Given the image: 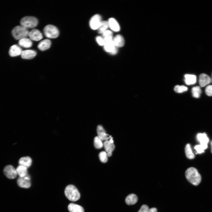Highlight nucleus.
<instances>
[{"label":"nucleus","instance_id":"9","mask_svg":"<svg viewBox=\"0 0 212 212\" xmlns=\"http://www.w3.org/2000/svg\"><path fill=\"white\" fill-rule=\"evenodd\" d=\"M97 130L98 137L102 141L107 140L110 138H112L110 136H108L109 135L106 133L105 130L101 125H98L97 126Z\"/></svg>","mask_w":212,"mask_h":212},{"label":"nucleus","instance_id":"31","mask_svg":"<svg viewBox=\"0 0 212 212\" xmlns=\"http://www.w3.org/2000/svg\"><path fill=\"white\" fill-rule=\"evenodd\" d=\"M100 161L103 163H106L108 160L107 153L105 151H102L100 152L99 155Z\"/></svg>","mask_w":212,"mask_h":212},{"label":"nucleus","instance_id":"1","mask_svg":"<svg viewBox=\"0 0 212 212\" xmlns=\"http://www.w3.org/2000/svg\"><path fill=\"white\" fill-rule=\"evenodd\" d=\"M185 175L188 181L194 186L198 185L201 182V176L197 170L194 167L188 168L186 171Z\"/></svg>","mask_w":212,"mask_h":212},{"label":"nucleus","instance_id":"42","mask_svg":"<svg viewBox=\"0 0 212 212\" xmlns=\"http://www.w3.org/2000/svg\"><path fill=\"white\" fill-rule=\"evenodd\" d=\"M211 81L212 82V78H211Z\"/></svg>","mask_w":212,"mask_h":212},{"label":"nucleus","instance_id":"21","mask_svg":"<svg viewBox=\"0 0 212 212\" xmlns=\"http://www.w3.org/2000/svg\"><path fill=\"white\" fill-rule=\"evenodd\" d=\"M109 26L113 31L118 32L120 30V26L117 21L113 18H111L108 21Z\"/></svg>","mask_w":212,"mask_h":212},{"label":"nucleus","instance_id":"25","mask_svg":"<svg viewBox=\"0 0 212 212\" xmlns=\"http://www.w3.org/2000/svg\"><path fill=\"white\" fill-rule=\"evenodd\" d=\"M116 47L112 40L105 44L104 49L106 51L110 53L114 50Z\"/></svg>","mask_w":212,"mask_h":212},{"label":"nucleus","instance_id":"39","mask_svg":"<svg viewBox=\"0 0 212 212\" xmlns=\"http://www.w3.org/2000/svg\"><path fill=\"white\" fill-rule=\"evenodd\" d=\"M107 155L108 157H110L112 155V152H109L107 153Z\"/></svg>","mask_w":212,"mask_h":212},{"label":"nucleus","instance_id":"11","mask_svg":"<svg viewBox=\"0 0 212 212\" xmlns=\"http://www.w3.org/2000/svg\"><path fill=\"white\" fill-rule=\"evenodd\" d=\"M211 81V78L208 75L204 73L200 75L199 77V83L200 87H204L210 83Z\"/></svg>","mask_w":212,"mask_h":212},{"label":"nucleus","instance_id":"5","mask_svg":"<svg viewBox=\"0 0 212 212\" xmlns=\"http://www.w3.org/2000/svg\"><path fill=\"white\" fill-rule=\"evenodd\" d=\"M44 34L47 37L50 38H55L59 35V32L57 28L52 25H46L43 29Z\"/></svg>","mask_w":212,"mask_h":212},{"label":"nucleus","instance_id":"8","mask_svg":"<svg viewBox=\"0 0 212 212\" xmlns=\"http://www.w3.org/2000/svg\"><path fill=\"white\" fill-rule=\"evenodd\" d=\"M101 16L98 14L93 16L91 19L90 25L91 28L93 30L97 29L99 28L101 21Z\"/></svg>","mask_w":212,"mask_h":212},{"label":"nucleus","instance_id":"35","mask_svg":"<svg viewBox=\"0 0 212 212\" xmlns=\"http://www.w3.org/2000/svg\"><path fill=\"white\" fill-rule=\"evenodd\" d=\"M148 207L146 205L142 206L138 212H148L149 210Z\"/></svg>","mask_w":212,"mask_h":212},{"label":"nucleus","instance_id":"34","mask_svg":"<svg viewBox=\"0 0 212 212\" xmlns=\"http://www.w3.org/2000/svg\"><path fill=\"white\" fill-rule=\"evenodd\" d=\"M103 38L109 37H112V32L110 30H106L102 33Z\"/></svg>","mask_w":212,"mask_h":212},{"label":"nucleus","instance_id":"38","mask_svg":"<svg viewBox=\"0 0 212 212\" xmlns=\"http://www.w3.org/2000/svg\"><path fill=\"white\" fill-rule=\"evenodd\" d=\"M148 212H157V209L155 208H152L149 209Z\"/></svg>","mask_w":212,"mask_h":212},{"label":"nucleus","instance_id":"4","mask_svg":"<svg viewBox=\"0 0 212 212\" xmlns=\"http://www.w3.org/2000/svg\"><path fill=\"white\" fill-rule=\"evenodd\" d=\"M21 26L26 28H33L37 25L38 20L36 17L32 16H26L20 20Z\"/></svg>","mask_w":212,"mask_h":212},{"label":"nucleus","instance_id":"23","mask_svg":"<svg viewBox=\"0 0 212 212\" xmlns=\"http://www.w3.org/2000/svg\"><path fill=\"white\" fill-rule=\"evenodd\" d=\"M16 170L19 177H23L27 174V168L26 167L19 165L17 167Z\"/></svg>","mask_w":212,"mask_h":212},{"label":"nucleus","instance_id":"6","mask_svg":"<svg viewBox=\"0 0 212 212\" xmlns=\"http://www.w3.org/2000/svg\"><path fill=\"white\" fill-rule=\"evenodd\" d=\"M3 173L7 178L10 179L15 178L17 175L16 169L11 165L5 166L3 169Z\"/></svg>","mask_w":212,"mask_h":212},{"label":"nucleus","instance_id":"32","mask_svg":"<svg viewBox=\"0 0 212 212\" xmlns=\"http://www.w3.org/2000/svg\"><path fill=\"white\" fill-rule=\"evenodd\" d=\"M194 149H196L197 152V153L200 154L204 152V150L206 149L200 145L195 146Z\"/></svg>","mask_w":212,"mask_h":212},{"label":"nucleus","instance_id":"24","mask_svg":"<svg viewBox=\"0 0 212 212\" xmlns=\"http://www.w3.org/2000/svg\"><path fill=\"white\" fill-rule=\"evenodd\" d=\"M103 146L106 151L107 153L112 152L114 150L115 148L113 143H111L109 141L107 140L104 142Z\"/></svg>","mask_w":212,"mask_h":212},{"label":"nucleus","instance_id":"29","mask_svg":"<svg viewBox=\"0 0 212 212\" xmlns=\"http://www.w3.org/2000/svg\"><path fill=\"white\" fill-rule=\"evenodd\" d=\"M94 145L97 149H100L103 146V144L102 140L98 136H96L94 139Z\"/></svg>","mask_w":212,"mask_h":212},{"label":"nucleus","instance_id":"16","mask_svg":"<svg viewBox=\"0 0 212 212\" xmlns=\"http://www.w3.org/2000/svg\"><path fill=\"white\" fill-rule=\"evenodd\" d=\"M51 45V42L48 39H44L38 44V47L41 51H43L49 49Z\"/></svg>","mask_w":212,"mask_h":212},{"label":"nucleus","instance_id":"20","mask_svg":"<svg viewBox=\"0 0 212 212\" xmlns=\"http://www.w3.org/2000/svg\"><path fill=\"white\" fill-rule=\"evenodd\" d=\"M113 41L115 45L117 47H121L124 44L125 41L123 37L118 34L115 37Z\"/></svg>","mask_w":212,"mask_h":212},{"label":"nucleus","instance_id":"28","mask_svg":"<svg viewBox=\"0 0 212 212\" xmlns=\"http://www.w3.org/2000/svg\"><path fill=\"white\" fill-rule=\"evenodd\" d=\"M191 92L193 96L196 98L199 97L202 92L200 87L198 86L193 87Z\"/></svg>","mask_w":212,"mask_h":212},{"label":"nucleus","instance_id":"33","mask_svg":"<svg viewBox=\"0 0 212 212\" xmlns=\"http://www.w3.org/2000/svg\"><path fill=\"white\" fill-rule=\"evenodd\" d=\"M205 92L208 96H212V85H208L206 88Z\"/></svg>","mask_w":212,"mask_h":212},{"label":"nucleus","instance_id":"12","mask_svg":"<svg viewBox=\"0 0 212 212\" xmlns=\"http://www.w3.org/2000/svg\"><path fill=\"white\" fill-rule=\"evenodd\" d=\"M197 137L198 140L200 143V145L206 149L208 147L207 144L209 141L206 134L205 133H200L198 134Z\"/></svg>","mask_w":212,"mask_h":212},{"label":"nucleus","instance_id":"37","mask_svg":"<svg viewBox=\"0 0 212 212\" xmlns=\"http://www.w3.org/2000/svg\"><path fill=\"white\" fill-rule=\"evenodd\" d=\"M117 47H116L115 48V49L111 53H110V54L113 55L115 54H117Z\"/></svg>","mask_w":212,"mask_h":212},{"label":"nucleus","instance_id":"27","mask_svg":"<svg viewBox=\"0 0 212 212\" xmlns=\"http://www.w3.org/2000/svg\"><path fill=\"white\" fill-rule=\"evenodd\" d=\"M109 27L108 22L106 21H102L101 24L97 29L98 32L99 34H102Z\"/></svg>","mask_w":212,"mask_h":212},{"label":"nucleus","instance_id":"17","mask_svg":"<svg viewBox=\"0 0 212 212\" xmlns=\"http://www.w3.org/2000/svg\"><path fill=\"white\" fill-rule=\"evenodd\" d=\"M68 208L70 212H84V209L82 207L72 203L68 205Z\"/></svg>","mask_w":212,"mask_h":212},{"label":"nucleus","instance_id":"3","mask_svg":"<svg viewBox=\"0 0 212 212\" xmlns=\"http://www.w3.org/2000/svg\"><path fill=\"white\" fill-rule=\"evenodd\" d=\"M29 32L27 28L22 26H17L13 29L11 34L15 39L19 40L27 37Z\"/></svg>","mask_w":212,"mask_h":212},{"label":"nucleus","instance_id":"36","mask_svg":"<svg viewBox=\"0 0 212 212\" xmlns=\"http://www.w3.org/2000/svg\"><path fill=\"white\" fill-rule=\"evenodd\" d=\"M96 41L100 45L102 46L104 45V41L103 38L100 36H98L96 38Z\"/></svg>","mask_w":212,"mask_h":212},{"label":"nucleus","instance_id":"22","mask_svg":"<svg viewBox=\"0 0 212 212\" xmlns=\"http://www.w3.org/2000/svg\"><path fill=\"white\" fill-rule=\"evenodd\" d=\"M18 43L20 46L25 48L30 47L32 45V42L31 40L26 38L19 40Z\"/></svg>","mask_w":212,"mask_h":212},{"label":"nucleus","instance_id":"15","mask_svg":"<svg viewBox=\"0 0 212 212\" xmlns=\"http://www.w3.org/2000/svg\"><path fill=\"white\" fill-rule=\"evenodd\" d=\"M32 162L31 158L28 156L21 158L19 160V165H21L27 168L30 166Z\"/></svg>","mask_w":212,"mask_h":212},{"label":"nucleus","instance_id":"30","mask_svg":"<svg viewBox=\"0 0 212 212\" xmlns=\"http://www.w3.org/2000/svg\"><path fill=\"white\" fill-rule=\"evenodd\" d=\"M188 88L184 85H176L174 88L175 92L178 93H181L187 91Z\"/></svg>","mask_w":212,"mask_h":212},{"label":"nucleus","instance_id":"26","mask_svg":"<svg viewBox=\"0 0 212 212\" xmlns=\"http://www.w3.org/2000/svg\"><path fill=\"white\" fill-rule=\"evenodd\" d=\"M185 153L186 157L188 159H192L195 157V155L192 152L190 145L187 144L185 148Z\"/></svg>","mask_w":212,"mask_h":212},{"label":"nucleus","instance_id":"14","mask_svg":"<svg viewBox=\"0 0 212 212\" xmlns=\"http://www.w3.org/2000/svg\"><path fill=\"white\" fill-rule=\"evenodd\" d=\"M36 54V52L34 50H26L22 51L21 55L23 59H31L34 58Z\"/></svg>","mask_w":212,"mask_h":212},{"label":"nucleus","instance_id":"2","mask_svg":"<svg viewBox=\"0 0 212 212\" xmlns=\"http://www.w3.org/2000/svg\"><path fill=\"white\" fill-rule=\"evenodd\" d=\"M64 194L67 198L70 201H75L80 197V194L77 188L74 185L67 186L64 190Z\"/></svg>","mask_w":212,"mask_h":212},{"label":"nucleus","instance_id":"18","mask_svg":"<svg viewBox=\"0 0 212 212\" xmlns=\"http://www.w3.org/2000/svg\"><path fill=\"white\" fill-rule=\"evenodd\" d=\"M184 81L187 85H191L195 84L196 81V76L194 75L186 74L184 75Z\"/></svg>","mask_w":212,"mask_h":212},{"label":"nucleus","instance_id":"7","mask_svg":"<svg viewBox=\"0 0 212 212\" xmlns=\"http://www.w3.org/2000/svg\"><path fill=\"white\" fill-rule=\"evenodd\" d=\"M30 179V176L28 174L24 177H19L17 180L18 184L21 187L28 188L31 185Z\"/></svg>","mask_w":212,"mask_h":212},{"label":"nucleus","instance_id":"40","mask_svg":"<svg viewBox=\"0 0 212 212\" xmlns=\"http://www.w3.org/2000/svg\"><path fill=\"white\" fill-rule=\"evenodd\" d=\"M109 141L111 143H113V141L112 139V138H110Z\"/></svg>","mask_w":212,"mask_h":212},{"label":"nucleus","instance_id":"41","mask_svg":"<svg viewBox=\"0 0 212 212\" xmlns=\"http://www.w3.org/2000/svg\"><path fill=\"white\" fill-rule=\"evenodd\" d=\"M211 153H212V141H211Z\"/></svg>","mask_w":212,"mask_h":212},{"label":"nucleus","instance_id":"19","mask_svg":"<svg viewBox=\"0 0 212 212\" xmlns=\"http://www.w3.org/2000/svg\"><path fill=\"white\" fill-rule=\"evenodd\" d=\"M138 200L137 196L134 194H131L127 196L125 199L126 203L128 205H133L137 203Z\"/></svg>","mask_w":212,"mask_h":212},{"label":"nucleus","instance_id":"10","mask_svg":"<svg viewBox=\"0 0 212 212\" xmlns=\"http://www.w3.org/2000/svg\"><path fill=\"white\" fill-rule=\"evenodd\" d=\"M28 36L31 39L35 41L40 40L43 38L41 32L36 29H33L29 32Z\"/></svg>","mask_w":212,"mask_h":212},{"label":"nucleus","instance_id":"13","mask_svg":"<svg viewBox=\"0 0 212 212\" xmlns=\"http://www.w3.org/2000/svg\"><path fill=\"white\" fill-rule=\"evenodd\" d=\"M22 51L21 49L19 46L14 44L10 47L9 54L11 57H14L21 55Z\"/></svg>","mask_w":212,"mask_h":212}]
</instances>
